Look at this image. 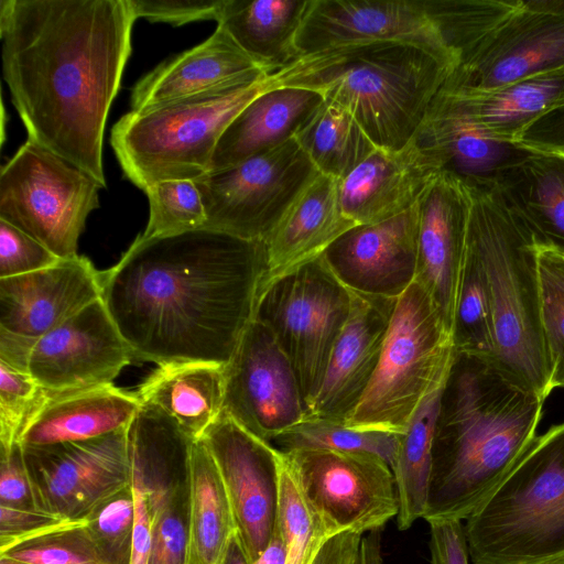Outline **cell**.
<instances>
[{
  "mask_svg": "<svg viewBox=\"0 0 564 564\" xmlns=\"http://www.w3.org/2000/svg\"><path fill=\"white\" fill-rule=\"evenodd\" d=\"M267 272V247L209 228L137 237L102 271L111 318L137 361L225 366L249 324Z\"/></svg>",
  "mask_w": 564,
  "mask_h": 564,
  "instance_id": "1",
  "label": "cell"
},
{
  "mask_svg": "<svg viewBox=\"0 0 564 564\" xmlns=\"http://www.w3.org/2000/svg\"><path fill=\"white\" fill-rule=\"evenodd\" d=\"M127 0H1L2 74L28 139L106 187L102 143L131 54Z\"/></svg>",
  "mask_w": 564,
  "mask_h": 564,
  "instance_id": "2",
  "label": "cell"
},
{
  "mask_svg": "<svg viewBox=\"0 0 564 564\" xmlns=\"http://www.w3.org/2000/svg\"><path fill=\"white\" fill-rule=\"evenodd\" d=\"M544 401L494 357L456 351L441 398L423 519L466 520L536 437Z\"/></svg>",
  "mask_w": 564,
  "mask_h": 564,
  "instance_id": "3",
  "label": "cell"
},
{
  "mask_svg": "<svg viewBox=\"0 0 564 564\" xmlns=\"http://www.w3.org/2000/svg\"><path fill=\"white\" fill-rule=\"evenodd\" d=\"M455 66L409 43L378 42L300 56L268 76L269 87H300L346 109L380 149L414 137Z\"/></svg>",
  "mask_w": 564,
  "mask_h": 564,
  "instance_id": "4",
  "label": "cell"
},
{
  "mask_svg": "<svg viewBox=\"0 0 564 564\" xmlns=\"http://www.w3.org/2000/svg\"><path fill=\"white\" fill-rule=\"evenodd\" d=\"M469 189L467 239L490 295L492 357L546 400L552 389L540 322L538 245L494 188Z\"/></svg>",
  "mask_w": 564,
  "mask_h": 564,
  "instance_id": "5",
  "label": "cell"
},
{
  "mask_svg": "<svg viewBox=\"0 0 564 564\" xmlns=\"http://www.w3.org/2000/svg\"><path fill=\"white\" fill-rule=\"evenodd\" d=\"M464 531L473 564L564 558V423L533 440Z\"/></svg>",
  "mask_w": 564,
  "mask_h": 564,
  "instance_id": "6",
  "label": "cell"
},
{
  "mask_svg": "<svg viewBox=\"0 0 564 564\" xmlns=\"http://www.w3.org/2000/svg\"><path fill=\"white\" fill-rule=\"evenodd\" d=\"M267 78L123 115L111 129L110 144L126 177L144 192L158 182L206 174L224 131L269 87Z\"/></svg>",
  "mask_w": 564,
  "mask_h": 564,
  "instance_id": "7",
  "label": "cell"
},
{
  "mask_svg": "<svg viewBox=\"0 0 564 564\" xmlns=\"http://www.w3.org/2000/svg\"><path fill=\"white\" fill-rule=\"evenodd\" d=\"M455 356L452 332L415 280L395 302L375 375L344 424L403 433L421 404L444 388Z\"/></svg>",
  "mask_w": 564,
  "mask_h": 564,
  "instance_id": "8",
  "label": "cell"
},
{
  "mask_svg": "<svg viewBox=\"0 0 564 564\" xmlns=\"http://www.w3.org/2000/svg\"><path fill=\"white\" fill-rule=\"evenodd\" d=\"M100 188L86 172L28 139L1 167L0 219L58 258H70L99 206Z\"/></svg>",
  "mask_w": 564,
  "mask_h": 564,
  "instance_id": "9",
  "label": "cell"
},
{
  "mask_svg": "<svg viewBox=\"0 0 564 564\" xmlns=\"http://www.w3.org/2000/svg\"><path fill=\"white\" fill-rule=\"evenodd\" d=\"M352 295L322 256L269 283L253 319L262 323L290 359L307 403L316 395Z\"/></svg>",
  "mask_w": 564,
  "mask_h": 564,
  "instance_id": "10",
  "label": "cell"
},
{
  "mask_svg": "<svg viewBox=\"0 0 564 564\" xmlns=\"http://www.w3.org/2000/svg\"><path fill=\"white\" fill-rule=\"evenodd\" d=\"M317 170L293 137L234 166L194 182L206 221L203 228L263 241Z\"/></svg>",
  "mask_w": 564,
  "mask_h": 564,
  "instance_id": "11",
  "label": "cell"
},
{
  "mask_svg": "<svg viewBox=\"0 0 564 564\" xmlns=\"http://www.w3.org/2000/svg\"><path fill=\"white\" fill-rule=\"evenodd\" d=\"M22 454L37 509L87 519L130 488L128 427L85 441L22 445Z\"/></svg>",
  "mask_w": 564,
  "mask_h": 564,
  "instance_id": "12",
  "label": "cell"
},
{
  "mask_svg": "<svg viewBox=\"0 0 564 564\" xmlns=\"http://www.w3.org/2000/svg\"><path fill=\"white\" fill-rule=\"evenodd\" d=\"M564 68V0H519L464 53L444 87L484 91Z\"/></svg>",
  "mask_w": 564,
  "mask_h": 564,
  "instance_id": "13",
  "label": "cell"
},
{
  "mask_svg": "<svg viewBox=\"0 0 564 564\" xmlns=\"http://www.w3.org/2000/svg\"><path fill=\"white\" fill-rule=\"evenodd\" d=\"M305 496L338 533L382 530L399 511L394 477L380 457L329 449L283 452Z\"/></svg>",
  "mask_w": 564,
  "mask_h": 564,
  "instance_id": "14",
  "label": "cell"
},
{
  "mask_svg": "<svg viewBox=\"0 0 564 564\" xmlns=\"http://www.w3.org/2000/svg\"><path fill=\"white\" fill-rule=\"evenodd\" d=\"M223 413L272 442L308 417L295 370L272 333L253 319L224 366Z\"/></svg>",
  "mask_w": 564,
  "mask_h": 564,
  "instance_id": "15",
  "label": "cell"
},
{
  "mask_svg": "<svg viewBox=\"0 0 564 564\" xmlns=\"http://www.w3.org/2000/svg\"><path fill=\"white\" fill-rule=\"evenodd\" d=\"M200 438L216 463L237 538L251 564L276 528L282 452L224 413Z\"/></svg>",
  "mask_w": 564,
  "mask_h": 564,
  "instance_id": "16",
  "label": "cell"
},
{
  "mask_svg": "<svg viewBox=\"0 0 564 564\" xmlns=\"http://www.w3.org/2000/svg\"><path fill=\"white\" fill-rule=\"evenodd\" d=\"M378 42L421 46L457 65L423 0H311L296 37L301 56Z\"/></svg>",
  "mask_w": 564,
  "mask_h": 564,
  "instance_id": "17",
  "label": "cell"
},
{
  "mask_svg": "<svg viewBox=\"0 0 564 564\" xmlns=\"http://www.w3.org/2000/svg\"><path fill=\"white\" fill-rule=\"evenodd\" d=\"M101 299L93 302L34 343L28 372L47 393L112 384L133 361Z\"/></svg>",
  "mask_w": 564,
  "mask_h": 564,
  "instance_id": "18",
  "label": "cell"
},
{
  "mask_svg": "<svg viewBox=\"0 0 564 564\" xmlns=\"http://www.w3.org/2000/svg\"><path fill=\"white\" fill-rule=\"evenodd\" d=\"M322 258L350 292L398 300L416 279V204L389 219L351 227Z\"/></svg>",
  "mask_w": 564,
  "mask_h": 564,
  "instance_id": "19",
  "label": "cell"
},
{
  "mask_svg": "<svg viewBox=\"0 0 564 564\" xmlns=\"http://www.w3.org/2000/svg\"><path fill=\"white\" fill-rule=\"evenodd\" d=\"M470 206L469 187L445 172L433 178L416 202L415 280L430 293L451 332Z\"/></svg>",
  "mask_w": 564,
  "mask_h": 564,
  "instance_id": "20",
  "label": "cell"
},
{
  "mask_svg": "<svg viewBox=\"0 0 564 564\" xmlns=\"http://www.w3.org/2000/svg\"><path fill=\"white\" fill-rule=\"evenodd\" d=\"M101 294L102 271L79 254L39 271L0 279V328L37 339Z\"/></svg>",
  "mask_w": 564,
  "mask_h": 564,
  "instance_id": "21",
  "label": "cell"
},
{
  "mask_svg": "<svg viewBox=\"0 0 564 564\" xmlns=\"http://www.w3.org/2000/svg\"><path fill=\"white\" fill-rule=\"evenodd\" d=\"M350 314L332 349L307 419L344 423L377 369L397 300L352 293Z\"/></svg>",
  "mask_w": 564,
  "mask_h": 564,
  "instance_id": "22",
  "label": "cell"
},
{
  "mask_svg": "<svg viewBox=\"0 0 564 564\" xmlns=\"http://www.w3.org/2000/svg\"><path fill=\"white\" fill-rule=\"evenodd\" d=\"M440 172L413 139L399 150L377 148L337 182L341 209L356 225L389 219L415 205Z\"/></svg>",
  "mask_w": 564,
  "mask_h": 564,
  "instance_id": "23",
  "label": "cell"
},
{
  "mask_svg": "<svg viewBox=\"0 0 564 564\" xmlns=\"http://www.w3.org/2000/svg\"><path fill=\"white\" fill-rule=\"evenodd\" d=\"M269 75L217 25L206 41L158 65L140 78L131 93V110L219 87L250 85Z\"/></svg>",
  "mask_w": 564,
  "mask_h": 564,
  "instance_id": "24",
  "label": "cell"
},
{
  "mask_svg": "<svg viewBox=\"0 0 564 564\" xmlns=\"http://www.w3.org/2000/svg\"><path fill=\"white\" fill-rule=\"evenodd\" d=\"M413 140L466 186L492 189L499 174L532 149L491 135L479 126L433 100Z\"/></svg>",
  "mask_w": 564,
  "mask_h": 564,
  "instance_id": "25",
  "label": "cell"
},
{
  "mask_svg": "<svg viewBox=\"0 0 564 564\" xmlns=\"http://www.w3.org/2000/svg\"><path fill=\"white\" fill-rule=\"evenodd\" d=\"M337 182L318 172L284 213L265 240L267 272L261 291L278 278L321 257L337 238L356 226L341 209Z\"/></svg>",
  "mask_w": 564,
  "mask_h": 564,
  "instance_id": "26",
  "label": "cell"
},
{
  "mask_svg": "<svg viewBox=\"0 0 564 564\" xmlns=\"http://www.w3.org/2000/svg\"><path fill=\"white\" fill-rule=\"evenodd\" d=\"M141 406L137 393L106 384L47 393L23 430L22 445L85 441L127 429Z\"/></svg>",
  "mask_w": 564,
  "mask_h": 564,
  "instance_id": "27",
  "label": "cell"
},
{
  "mask_svg": "<svg viewBox=\"0 0 564 564\" xmlns=\"http://www.w3.org/2000/svg\"><path fill=\"white\" fill-rule=\"evenodd\" d=\"M324 98L300 87H268L229 123L208 172L234 166L292 139Z\"/></svg>",
  "mask_w": 564,
  "mask_h": 564,
  "instance_id": "28",
  "label": "cell"
},
{
  "mask_svg": "<svg viewBox=\"0 0 564 564\" xmlns=\"http://www.w3.org/2000/svg\"><path fill=\"white\" fill-rule=\"evenodd\" d=\"M494 189L538 246L564 253V153L531 150Z\"/></svg>",
  "mask_w": 564,
  "mask_h": 564,
  "instance_id": "29",
  "label": "cell"
},
{
  "mask_svg": "<svg viewBox=\"0 0 564 564\" xmlns=\"http://www.w3.org/2000/svg\"><path fill=\"white\" fill-rule=\"evenodd\" d=\"M434 99L491 135L516 142L528 126L564 102V68L484 91L443 86Z\"/></svg>",
  "mask_w": 564,
  "mask_h": 564,
  "instance_id": "30",
  "label": "cell"
},
{
  "mask_svg": "<svg viewBox=\"0 0 564 564\" xmlns=\"http://www.w3.org/2000/svg\"><path fill=\"white\" fill-rule=\"evenodd\" d=\"M224 390L223 365L183 361L159 365L135 393L141 403L162 410L195 441L223 413Z\"/></svg>",
  "mask_w": 564,
  "mask_h": 564,
  "instance_id": "31",
  "label": "cell"
},
{
  "mask_svg": "<svg viewBox=\"0 0 564 564\" xmlns=\"http://www.w3.org/2000/svg\"><path fill=\"white\" fill-rule=\"evenodd\" d=\"M311 0H225L217 25L268 74L301 56L296 37Z\"/></svg>",
  "mask_w": 564,
  "mask_h": 564,
  "instance_id": "32",
  "label": "cell"
},
{
  "mask_svg": "<svg viewBox=\"0 0 564 564\" xmlns=\"http://www.w3.org/2000/svg\"><path fill=\"white\" fill-rule=\"evenodd\" d=\"M188 564H223L236 535L229 499L203 438L193 441L187 465Z\"/></svg>",
  "mask_w": 564,
  "mask_h": 564,
  "instance_id": "33",
  "label": "cell"
},
{
  "mask_svg": "<svg viewBox=\"0 0 564 564\" xmlns=\"http://www.w3.org/2000/svg\"><path fill=\"white\" fill-rule=\"evenodd\" d=\"M443 389L431 394L421 404L399 437L391 470L399 502L397 525L401 531L410 529L425 513L433 442Z\"/></svg>",
  "mask_w": 564,
  "mask_h": 564,
  "instance_id": "34",
  "label": "cell"
},
{
  "mask_svg": "<svg viewBox=\"0 0 564 564\" xmlns=\"http://www.w3.org/2000/svg\"><path fill=\"white\" fill-rule=\"evenodd\" d=\"M294 138L317 172L337 181L377 149L346 109L325 99Z\"/></svg>",
  "mask_w": 564,
  "mask_h": 564,
  "instance_id": "35",
  "label": "cell"
},
{
  "mask_svg": "<svg viewBox=\"0 0 564 564\" xmlns=\"http://www.w3.org/2000/svg\"><path fill=\"white\" fill-rule=\"evenodd\" d=\"M452 334L457 352L494 356L490 295L481 262L467 235Z\"/></svg>",
  "mask_w": 564,
  "mask_h": 564,
  "instance_id": "36",
  "label": "cell"
},
{
  "mask_svg": "<svg viewBox=\"0 0 564 564\" xmlns=\"http://www.w3.org/2000/svg\"><path fill=\"white\" fill-rule=\"evenodd\" d=\"M400 434L378 430H360L344 423L307 419L272 440L281 452L294 449H329L365 453L380 457L391 468Z\"/></svg>",
  "mask_w": 564,
  "mask_h": 564,
  "instance_id": "37",
  "label": "cell"
},
{
  "mask_svg": "<svg viewBox=\"0 0 564 564\" xmlns=\"http://www.w3.org/2000/svg\"><path fill=\"white\" fill-rule=\"evenodd\" d=\"M456 61L488 34L519 0H423Z\"/></svg>",
  "mask_w": 564,
  "mask_h": 564,
  "instance_id": "38",
  "label": "cell"
},
{
  "mask_svg": "<svg viewBox=\"0 0 564 564\" xmlns=\"http://www.w3.org/2000/svg\"><path fill=\"white\" fill-rule=\"evenodd\" d=\"M540 322L551 389L564 388V253L538 246Z\"/></svg>",
  "mask_w": 564,
  "mask_h": 564,
  "instance_id": "39",
  "label": "cell"
},
{
  "mask_svg": "<svg viewBox=\"0 0 564 564\" xmlns=\"http://www.w3.org/2000/svg\"><path fill=\"white\" fill-rule=\"evenodd\" d=\"M144 193L149 200V220L142 237L172 236L204 227L205 209L193 180L158 182Z\"/></svg>",
  "mask_w": 564,
  "mask_h": 564,
  "instance_id": "40",
  "label": "cell"
},
{
  "mask_svg": "<svg viewBox=\"0 0 564 564\" xmlns=\"http://www.w3.org/2000/svg\"><path fill=\"white\" fill-rule=\"evenodd\" d=\"M46 399L47 392L29 372L0 361V452L20 443L23 430Z\"/></svg>",
  "mask_w": 564,
  "mask_h": 564,
  "instance_id": "41",
  "label": "cell"
},
{
  "mask_svg": "<svg viewBox=\"0 0 564 564\" xmlns=\"http://www.w3.org/2000/svg\"><path fill=\"white\" fill-rule=\"evenodd\" d=\"M133 521L134 505L130 488L88 517L86 529L109 564H129Z\"/></svg>",
  "mask_w": 564,
  "mask_h": 564,
  "instance_id": "42",
  "label": "cell"
},
{
  "mask_svg": "<svg viewBox=\"0 0 564 564\" xmlns=\"http://www.w3.org/2000/svg\"><path fill=\"white\" fill-rule=\"evenodd\" d=\"M86 525L41 538L0 555L28 564H109Z\"/></svg>",
  "mask_w": 564,
  "mask_h": 564,
  "instance_id": "43",
  "label": "cell"
},
{
  "mask_svg": "<svg viewBox=\"0 0 564 564\" xmlns=\"http://www.w3.org/2000/svg\"><path fill=\"white\" fill-rule=\"evenodd\" d=\"M87 519L74 520L34 507L0 505V554L41 538L85 527Z\"/></svg>",
  "mask_w": 564,
  "mask_h": 564,
  "instance_id": "44",
  "label": "cell"
},
{
  "mask_svg": "<svg viewBox=\"0 0 564 564\" xmlns=\"http://www.w3.org/2000/svg\"><path fill=\"white\" fill-rule=\"evenodd\" d=\"M59 259L36 239L0 219V279L39 271Z\"/></svg>",
  "mask_w": 564,
  "mask_h": 564,
  "instance_id": "45",
  "label": "cell"
},
{
  "mask_svg": "<svg viewBox=\"0 0 564 564\" xmlns=\"http://www.w3.org/2000/svg\"><path fill=\"white\" fill-rule=\"evenodd\" d=\"M137 19L144 18L151 22H167L180 26L199 21L217 22L225 0H127Z\"/></svg>",
  "mask_w": 564,
  "mask_h": 564,
  "instance_id": "46",
  "label": "cell"
},
{
  "mask_svg": "<svg viewBox=\"0 0 564 564\" xmlns=\"http://www.w3.org/2000/svg\"><path fill=\"white\" fill-rule=\"evenodd\" d=\"M0 505L18 508L33 507L21 443H17L8 452H1Z\"/></svg>",
  "mask_w": 564,
  "mask_h": 564,
  "instance_id": "47",
  "label": "cell"
},
{
  "mask_svg": "<svg viewBox=\"0 0 564 564\" xmlns=\"http://www.w3.org/2000/svg\"><path fill=\"white\" fill-rule=\"evenodd\" d=\"M130 457V456H129ZM131 484L130 489L134 505V521L129 564H149L152 530L151 516L148 505V495L144 478L139 466L130 459Z\"/></svg>",
  "mask_w": 564,
  "mask_h": 564,
  "instance_id": "48",
  "label": "cell"
},
{
  "mask_svg": "<svg viewBox=\"0 0 564 564\" xmlns=\"http://www.w3.org/2000/svg\"><path fill=\"white\" fill-rule=\"evenodd\" d=\"M430 525V564H468L464 525L459 520H435Z\"/></svg>",
  "mask_w": 564,
  "mask_h": 564,
  "instance_id": "49",
  "label": "cell"
},
{
  "mask_svg": "<svg viewBox=\"0 0 564 564\" xmlns=\"http://www.w3.org/2000/svg\"><path fill=\"white\" fill-rule=\"evenodd\" d=\"M516 142L532 150L564 153V102L528 126Z\"/></svg>",
  "mask_w": 564,
  "mask_h": 564,
  "instance_id": "50",
  "label": "cell"
},
{
  "mask_svg": "<svg viewBox=\"0 0 564 564\" xmlns=\"http://www.w3.org/2000/svg\"><path fill=\"white\" fill-rule=\"evenodd\" d=\"M36 339L15 335L0 328V361L28 372L30 352Z\"/></svg>",
  "mask_w": 564,
  "mask_h": 564,
  "instance_id": "51",
  "label": "cell"
},
{
  "mask_svg": "<svg viewBox=\"0 0 564 564\" xmlns=\"http://www.w3.org/2000/svg\"><path fill=\"white\" fill-rule=\"evenodd\" d=\"M382 530L366 533L360 542L358 564H384L382 555Z\"/></svg>",
  "mask_w": 564,
  "mask_h": 564,
  "instance_id": "52",
  "label": "cell"
},
{
  "mask_svg": "<svg viewBox=\"0 0 564 564\" xmlns=\"http://www.w3.org/2000/svg\"><path fill=\"white\" fill-rule=\"evenodd\" d=\"M285 561L286 549L278 528H275L269 544L251 564H285Z\"/></svg>",
  "mask_w": 564,
  "mask_h": 564,
  "instance_id": "53",
  "label": "cell"
},
{
  "mask_svg": "<svg viewBox=\"0 0 564 564\" xmlns=\"http://www.w3.org/2000/svg\"><path fill=\"white\" fill-rule=\"evenodd\" d=\"M223 564H250L237 538L234 536Z\"/></svg>",
  "mask_w": 564,
  "mask_h": 564,
  "instance_id": "54",
  "label": "cell"
},
{
  "mask_svg": "<svg viewBox=\"0 0 564 564\" xmlns=\"http://www.w3.org/2000/svg\"><path fill=\"white\" fill-rule=\"evenodd\" d=\"M0 564H28V563H23V562L13 560V558L4 556V555H0Z\"/></svg>",
  "mask_w": 564,
  "mask_h": 564,
  "instance_id": "55",
  "label": "cell"
},
{
  "mask_svg": "<svg viewBox=\"0 0 564 564\" xmlns=\"http://www.w3.org/2000/svg\"><path fill=\"white\" fill-rule=\"evenodd\" d=\"M547 564H564V558L558 560V561H554V562H551V563H547Z\"/></svg>",
  "mask_w": 564,
  "mask_h": 564,
  "instance_id": "56",
  "label": "cell"
}]
</instances>
